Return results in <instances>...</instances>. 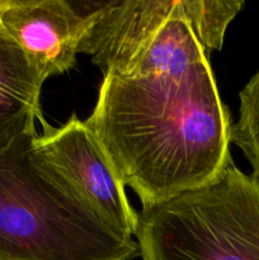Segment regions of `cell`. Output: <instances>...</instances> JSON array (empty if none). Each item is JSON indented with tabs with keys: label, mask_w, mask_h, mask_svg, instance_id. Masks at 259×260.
<instances>
[{
	"label": "cell",
	"mask_w": 259,
	"mask_h": 260,
	"mask_svg": "<svg viewBox=\"0 0 259 260\" xmlns=\"http://www.w3.org/2000/svg\"><path fill=\"white\" fill-rule=\"evenodd\" d=\"M9 3H10V0H0V12H2L3 9H5Z\"/></svg>",
	"instance_id": "cell-10"
},
{
	"label": "cell",
	"mask_w": 259,
	"mask_h": 260,
	"mask_svg": "<svg viewBox=\"0 0 259 260\" xmlns=\"http://www.w3.org/2000/svg\"><path fill=\"white\" fill-rule=\"evenodd\" d=\"M85 17L79 53L103 76H180L207 62L187 19V0L74 3Z\"/></svg>",
	"instance_id": "cell-4"
},
{
	"label": "cell",
	"mask_w": 259,
	"mask_h": 260,
	"mask_svg": "<svg viewBox=\"0 0 259 260\" xmlns=\"http://www.w3.org/2000/svg\"><path fill=\"white\" fill-rule=\"evenodd\" d=\"M239 118L231 127V142L243 151L259 183V71L239 94Z\"/></svg>",
	"instance_id": "cell-9"
},
{
	"label": "cell",
	"mask_w": 259,
	"mask_h": 260,
	"mask_svg": "<svg viewBox=\"0 0 259 260\" xmlns=\"http://www.w3.org/2000/svg\"><path fill=\"white\" fill-rule=\"evenodd\" d=\"M85 123L142 207L206 184L233 160L208 61L180 76H104Z\"/></svg>",
	"instance_id": "cell-1"
},
{
	"label": "cell",
	"mask_w": 259,
	"mask_h": 260,
	"mask_svg": "<svg viewBox=\"0 0 259 260\" xmlns=\"http://www.w3.org/2000/svg\"><path fill=\"white\" fill-rule=\"evenodd\" d=\"M142 260H259V183L231 160L212 180L142 207Z\"/></svg>",
	"instance_id": "cell-3"
},
{
	"label": "cell",
	"mask_w": 259,
	"mask_h": 260,
	"mask_svg": "<svg viewBox=\"0 0 259 260\" xmlns=\"http://www.w3.org/2000/svg\"><path fill=\"white\" fill-rule=\"evenodd\" d=\"M244 2L239 0H187V19L205 53L221 50L226 29Z\"/></svg>",
	"instance_id": "cell-8"
},
{
	"label": "cell",
	"mask_w": 259,
	"mask_h": 260,
	"mask_svg": "<svg viewBox=\"0 0 259 260\" xmlns=\"http://www.w3.org/2000/svg\"><path fill=\"white\" fill-rule=\"evenodd\" d=\"M45 79L0 24V152L42 123L41 89Z\"/></svg>",
	"instance_id": "cell-7"
},
{
	"label": "cell",
	"mask_w": 259,
	"mask_h": 260,
	"mask_svg": "<svg viewBox=\"0 0 259 260\" xmlns=\"http://www.w3.org/2000/svg\"><path fill=\"white\" fill-rule=\"evenodd\" d=\"M36 128L0 152V260H134L135 238L107 225L36 147Z\"/></svg>",
	"instance_id": "cell-2"
},
{
	"label": "cell",
	"mask_w": 259,
	"mask_h": 260,
	"mask_svg": "<svg viewBox=\"0 0 259 260\" xmlns=\"http://www.w3.org/2000/svg\"><path fill=\"white\" fill-rule=\"evenodd\" d=\"M42 126L43 134L36 139V147L43 159L107 225L135 238L139 213L130 205L123 182L85 121L73 114L58 128L45 121Z\"/></svg>",
	"instance_id": "cell-5"
},
{
	"label": "cell",
	"mask_w": 259,
	"mask_h": 260,
	"mask_svg": "<svg viewBox=\"0 0 259 260\" xmlns=\"http://www.w3.org/2000/svg\"><path fill=\"white\" fill-rule=\"evenodd\" d=\"M0 24L46 80L75 65L86 20L66 0H10Z\"/></svg>",
	"instance_id": "cell-6"
}]
</instances>
